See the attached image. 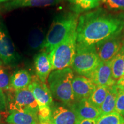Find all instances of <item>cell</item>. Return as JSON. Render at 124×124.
I'll return each mask as SVG.
<instances>
[{
  "label": "cell",
  "instance_id": "d6986e66",
  "mask_svg": "<svg viewBox=\"0 0 124 124\" xmlns=\"http://www.w3.org/2000/svg\"><path fill=\"white\" fill-rule=\"evenodd\" d=\"M111 71L113 79L117 81L124 75V48H121L111 60Z\"/></svg>",
  "mask_w": 124,
  "mask_h": 124
},
{
  "label": "cell",
  "instance_id": "ba28073f",
  "mask_svg": "<svg viewBox=\"0 0 124 124\" xmlns=\"http://www.w3.org/2000/svg\"><path fill=\"white\" fill-rule=\"evenodd\" d=\"M121 33L102 40L95 45L99 58L101 62L112 60L122 46Z\"/></svg>",
  "mask_w": 124,
  "mask_h": 124
},
{
  "label": "cell",
  "instance_id": "83f0119b",
  "mask_svg": "<svg viewBox=\"0 0 124 124\" xmlns=\"http://www.w3.org/2000/svg\"><path fill=\"white\" fill-rule=\"evenodd\" d=\"M76 124H97L95 120H79Z\"/></svg>",
  "mask_w": 124,
  "mask_h": 124
},
{
  "label": "cell",
  "instance_id": "30bf717a",
  "mask_svg": "<svg viewBox=\"0 0 124 124\" xmlns=\"http://www.w3.org/2000/svg\"><path fill=\"white\" fill-rule=\"evenodd\" d=\"M96 86H108L115 85L116 81L113 79L111 71V60L101 62L88 77Z\"/></svg>",
  "mask_w": 124,
  "mask_h": 124
},
{
  "label": "cell",
  "instance_id": "277c9868",
  "mask_svg": "<svg viewBox=\"0 0 124 124\" xmlns=\"http://www.w3.org/2000/svg\"><path fill=\"white\" fill-rule=\"evenodd\" d=\"M77 46V31L68 36L49 54L52 71L70 67L73 62Z\"/></svg>",
  "mask_w": 124,
  "mask_h": 124
},
{
  "label": "cell",
  "instance_id": "6da1fadb",
  "mask_svg": "<svg viewBox=\"0 0 124 124\" xmlns=\"http://www.w3.org/2000/svg\"><path fill=\"white\" fill-rule=\"evenodd\" d=\"M124 28V14H112L98 8L79 17L77 43L92 46L121 33Z\"/></svg>",
  "mask_w": 124,
  "mask_h": 124
},
{
  "label": "cell",
  "instance_id": "ffe728a7",
  "mask_svg": "<svg viewBox=\"0 0 124 124\" xmlns=\"http://www.w3.org/2000/svg\"><path fill=\"white\" fill-rule=\"evenodd\" d=\"M72 5L73 10L79 14L97 8L100 6L102 0H68Z\"/></svg>",
  "mask_w": 124,
  "mask_h": 124
},
{
  "label": "cell",
  "instance_id": "9c48e42d",
  "mask_svg": "<svg viewBox=\"0 0 124 124\" xmlns=\"http://www.w3.org/2000/svg\"><path fill=\"white\" fill-rule=\"evenodd\" d=\"M28 88L33 94L39 108L51 107L52 103V96L46 83L41 82L37 77H33Z\"/></svg>",
  "mask_w": 124,
  "mask_h": 124
},
{
  "label": "cell",
  "instance_id": "4316f807",
  "mask_svg": "<svg viewBox=\"0 0 124 124\" xmlns=\"http://www.w3.org/2000/svg\"><path fill=\"white\" fill-rule=\"evenodd\" d=\"M116 85L118 89L124 90V75L116 82Z\"/></svg>",
  "mask_w": 124,
  "mask_h": 124
},
{
  "label": "cell",
  "instance_id": "4fadbf2b",
  "mask_svg": "<svg viewBox=\"0 0 124 124\" xmlns=\"http://www.w3.org/2000/svg\"><path fill=\"white\" fill-rule=\"evenodd\" d=\"M71 108L75 111L78 120L96 121L101 116L100 110L91 105L87 99L75 102Z\"/></svg>",
  "mask_w": 124,
  "mask_h": 124
},
{
  "label": "cell",
  "instance_id": "5bb4252c",
  "mask_svg": "<svg viewBox=\"0 0 124 124\" xmlns=\"http://www.w3.org/2000/svg\"><path fill=\"white\" fill-rule=\"evenodd\" d=\"M34 66L36 77L41 82L46 83L51 72L52 66L49 54L42 50L34 57Z\"/></svg>",
  "mask_w": 124,
  "mask_h": 124
},
{
  "label": "cell",
  "instance_id": "cb8c5ba5",
  "mask_svg": "<svg viewBox=\"0 0 124 124\" xmlns=\"http://www.w3.org/2000/svg\"><path fill=\"white\" fill-rule=\"evenodd\" d=\"M115 111L124 117V90L118 89Z\"/></svg>",
  "mask_w": 124,
  "mask_h": 124
},
{
  "label": "cell",
  "instance_id": "8992f818",
  "mask_svg": "<svg viewBox=\"0 0 124 124\" xmlns=\"http://www.w3.org/2000/svg\"><path fill=\"white\" fill-rule=\"evenodd\" d=\"M20 59V56L0 17V60L6 65H14Z\"/></svg>",
  "mask_w": 124,
  "mask_h": 124
},
{
  "label": "cell",
  "instance_id": "52a82bcc",
  "mask_svg": "<svg viewBox=\"0 0 124 124\" xmlns=\"http://www.w3.org/2000/svg\"><path fill=\"white\" fill-rule=\"evenodd\" d=\"M10 110L38 114L39 106L32 93L27 88L15 91Z\"/></svg>",
  "mask_w": 124,
  "mask_h": 124
},
{
  "label": "cell",
  "instance_id": "e0dca14e",
  "mask_svg": "<svg viewBox=\"0 0 124 124\" xmlns=\"http://www.w3.org/2000/svg\"><path fill=\"white\" fill-rule=\"evenodd\" d=\"M7 121L9 124H40L37 114L10 110Z\"/></svg>",
  "mask_w": 124,
  "mask_h": 124
},
{
  "label": "cell",
  "instance_id": "9a60e30c",
  "mask_svg": "<svg viewBox=\"0 0 124 124\" xmlns=\"http://www.w3.org/2000/svg\"><path fill=\"white\" fill-rule=\"evenodd\" d=\"M60 0H15L3 4L1 8L3 10H10L23 7H47L54 5Z\"/></svg>",
  "mask_w": 124,
  "mask_h": 124
},
{
  "label": "cell",
  "instance_id": "7402d4cb",
  "mask_svg": "<svg viewBox=\"0 0 124 124\" xmlns=\"http://www.w3.org/2000/svg\"><path fill=\"white\" fill-rule=\"evenodd\" d=\"M45 38L46 37L40 29H36L31 31L28 37V44L31 48L34 50L43 49Z\"/></svg>",
  "mask_w": 124,
  "mask_h": 124
},
{
  "label": "cell",
  "instance_id": "f1b7e54d",
  "mask_svg": "<svg viewBox=\"0 0 124 124\" xmlns=\"http://www.w3.org/2000/svg\"><path fill=\"white\" fill-rule=\"evenodd\" d=\"M4 101H5V97H4V93H3L2 90L0 89V103H4Z\"/></svg>",
  "mask_w": 124,
  "mask_h": 124
},
{
  "label": "cell",
  "instance_id": "484cf974",
  "mask_svg": "<svg viewBox=\"0 0 124 124\" xmlns=\"http://www.w3.org/2000/svg\"><path fill=\"white\" fill-rule=\"evenodd\" d=\"M102 1L110 9L124 10V0H102Z\"/></svg>",
  "mask_w": 124,
  "mask_h": 124
},
{
  "label": "cell",
  "instance_id": "4dcf8cb0",
  "mask_svg": "<svg viewBox=\"0 0 124 124\" xmlns=\"http://www.w3.org/2000/svg\"><path fill=\"white\" fill-rule=\"evenodd\" d=\"M122 46L124 48V35H122Z\"/></svg>",
  "mask_w": 124,
  "mask_h": 124
},
{
  "label": "cell",
  "instance_id": "8fae6325",
  "mask_svg": "<svg viewBox=\"0 0 124 124\" xmlns=\"http://www.w3.org/2000/svg\"><path fill=\"white\" fill-rule=\"evenodd\" d=\"M72 87L75 102L88 99L97 86L89 78L84 76H76L72 82Z\"/></svg>",
  "mask_w": 124,
  "mask_h": 124
},
{
  "label": "cell",
  "instance_id": "f546056e",
  "mask_svg": "<svg viewBox=\"0 0 124 124\" xmlns=\"http://www.w3.org/2000/svg\"><path fill=\"white\" fill-rule=\"evenodd\" d=\"M15 1V0H0V3H5L7 2H9V1Z\"/></svg>",
  "mask_w": 124,
  "mask_h": 124
},
{
  "label": "cell",
  "instance_id": "7a4b0ae2",
  "mask_svg": "<svg viewBox=\"0 0 124 124\" xmlns=\"http://www.w3.org/2000/svg\"><path fill=\"white\" fill-rule=\"evenodd\" d=\"M79 15L72 12L56 17L46 34L42 50L49 54L68 36L77 31Z\"/></svg>",
  "mask_w": 124,
  "mask_h": 124
},
{
  "label": "cell",
  "instance_id": "44dd1931",
  "mask_svg": "<svg viewBox=\"0 0 124 124\" xmlns=\"http://www.w3.org/2000/svg\"><path fill=\"white\" fill-rule=\"evenodd\" d=\"M110 87L97 86L94 92L87 99L88 101L95 108L100 109L108 95Z\"/></svg>",
  "mask_w": 124,
  "mask_h": 124
},
{
  "label": "cell",
  "instance_id": "3957f363",
  "mask_svg": "<svg viewBox=\"0 0 124 124\" xmlns=\"http://www.w3.org/2000/svg\"><path fill=\"white\" fill-rule=\"evenodd\" d=\"M74 77L72 69L68 67L52 71L47 79L52 97L69 107L75 102L72 87Z\"/></svg>",
  "mask_w": 124,
  "mask_h": 124
},
{
  "label": "cell",
  "instance_id": "5b68a950",
  "mask_svg": "<svg viewBox=\"0 0 124 124\" xmlns=\"http://www.w3.org/2000/svg\"><path fill=\"white\" fill-rule=\"evenodd\" d=\"M101 62L95 45L85 46L77 43L75 54L71 67L78 74L88 78Z\"/></svg>",
  "mask_w": 124,
  "mask_h": 124
},
{
  "label": "cell",
  "instance_id": "ac0fdd59",
  "mask_svg": "<svg viewBox=\"0 0 124 124\" xmlns=\"http://www.w3.org/2000/svg\"><path fill=\"white\" fill-rule=\"evenodd\" d=\"M118 91V89L116 85L110 87L108 95L99 109L101 116L115 111Z\"/></svg>",
  "mask_w": 124,
  "mask_h": 124
},
{
  "label": "cell",
  "instance_id": "d4e9b609",
  "mask_svg": "<svg viewBox=\"0 0 124 124\" xmlns=\"http://www.w3.org/2000/svg\"><path fill=\"white\" fill-rule=\"evenodd\" d=\"M10 78L2 67L0 66V89H10Z\"/></svg>",
  "mask_w": 124,
  "mask_h": 124
},
{
  "label": "cell",
  "instance_id": "7c38bea8",
  "mask_svg": "<svg viewBox=\"0 0 124 124\" xmlns=\"http://www.w3.org/2000/svg\"><path fill=\"white\" fill-rule=\"evenodd\" d=\"M78 120L71 107L58 106L51 109L50 124H76Z\"/></svg>",
  "mask_w": 124,
  "mask_h": 124
},
{
  "label": "cell",
  "instance_id": "2e32d148",
  "mask_svg": "<svg viewBox=\"0 0 124 124\" xmlns=\"http://www.w3.org/2000/svg\"><path fill=\"white\" fill-rule=\"evenodd\" d=\"M32 77L26 70L21 69L14 73L10 78V87L14 91L28 87L32 82Z\"/></svg>",
  "mask_w": 124,
  "mask_h": 124
},
{
  "label": "cell",
  "instance_id": "603a6c76",
  "mask_svg": "<svg viewBox=\"0 0 124 124\" xmlns=\"http://www.w3.org/2000/svg\"><path fill=\"white\" fill-rule=\"evenodd\" d=\"M97 124H124V117L116 111L100 116L96 120Z\"/></svg>",
  "mask_w": 124,
  "mask_h": 124
}]
</instances>
